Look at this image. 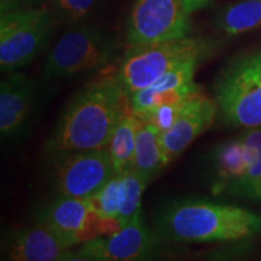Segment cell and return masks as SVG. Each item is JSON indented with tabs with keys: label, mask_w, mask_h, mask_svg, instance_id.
<instances>
[{
	"label": "cell",
	"mask_w": 261,
	"mask_h": 261,
	"mask_svg": "<svg viewBox=\"0 0 261 261\" xmlns=\"http://www.w3.org/2000/svg\"><path fill=\"white\" fill-rule=\"evenodd\" d=\"M75 244L44 224L15 231L6 244V259L14 261L76 260Z\"/></svg>",
	"instance_id": "11"
},
{
	"label": "cell",
	"mask_w": 261,
	"mask_h": 261,
	"mask_svg": "<svg viewBox=\"0 0 261 261\" xmlns=\"http://www.w3.org/2000/svg\"><path fill=\"white\" fill-rule=\"evenodd\" d=\"M121 175L116 174L100 189L97 194L90 197L94 212L107 220L119 221V188Z\"/></svg>",
	"instance_id": "20"
},
{
	"label": "cell",
	"mask_w": 261,
	"mask_h": 261,
	"mask_svg": "<svg viewBox=\"0 0 261 261\" xmlns=\"http://www.w3.org/2000/svg\"><path fill=\"white\" fill-rule=\"evenodd\" d=\"M130 108L129 97L116 77L87 85L65 108L48 139L52 158L87 150L107 149L121 116Z\"/></svg>",
	"instance_id": "1"
},
{
	"label": "cell",
	"mask_w": 261,
	"mask_h": 261,
	"mask_svg": "<svg viewBox=\"0 0 261 261\" xmlns=\"http://www.w3.org/2000/svg\"><path fill=\"white\" fill-rule=\"evenodd\" d=\"M244 194L252 196V197L255 198V200L261 201V184H257V185H255V187L248 189Z\"/></svg>",
	"instance_id": "23"
},
{
	"label": "cell",
	"mask_w": 261,
	"mask_h": 261,
	"mask_svg": "<svg viewBox=\"0 0 261 261\" xmlns=\"http://www.w3.org/2000/svg\"><path fill=\"white\" fill-rule=\"evenodd\" d=\"M213 42L198 37H185L155 44L129 46L115 75L122 90L132 93L150 86L169 70L194 57H207Z\"/></svg>",
	"instance_id": "3"
},
{
	"label": "cell",
	"mask_w": 261,
	"mask_h": 261,
	"mask_svg": "<svg viewBox=\"0 0 261 261\" xmlns=\"http://www.w3.org/2000/svg\"><path fill=\"white\" fill-rule=\"evenodd\" d=\"M54 160V184L61 196L90 198L116 175L108 149L71 152Z\"/></svg>",
	"instance_id": "8"
},
{
	"label": "cell",
	"mask_w": 261,
	"mask_h": 261,
	"mask_svg": "<svg viewBox=\"0 0 261 261\" xmlns=\"http://www.w3.org/2000/svg\"><path fill=\"white\" fill-rule=\"evenodd\" d=\"M119 188V223L126 225L142 212V197L150 179L133 168L121 173Z\"/></svg>",
	"instance_id": "18"
},
{
	"label": "cell",
	"mask_w": 261,
	"mask_h": 261,
	"mask_svg": "<svg viewBox=\"0 0 261 261\" xmlns=\"http://www.w3.org/2000/svg\"><path fill=\"white\" fill-rule=\"evenodd\" d=\"M214 168L221 187L237 191L247 174V162L240 137L227 140L217 149Z\"/></svg>",
	"instance_id": "16"
},
{
	"label": "cell",
	"mask_w": 261,
	"mask_h": 261,
	"mask_svg": "<svg viewBox=\"0 0 261 261\" xmlns=\"http://www.w3.org/2000/svg\"><path fill=\"white\" fill-rule=\"evenodd\" d=\"M182 0H136L126 27L128 46L188 37L190 17Z\"/></svg>",
	"instance_id": "7"
},
{
	"label": "cell",
	"mask_w": 261,
	"mask_h": 261,
	"mask_svg": "<svg viewBox=\"0 0 261 261\" xmlns=\"http://www.w3.org/2000/svg\"><path fill=\"white\" fill-rule=\"evenodd\" d=\"M156 227L162 237L174 242L238 241L261 232V215L237 205L189 198L163 208Z\"/></svg>",
	"instance_id": "2"
},
{
	"label": "cell",
	"mask_w": 261,
	"mask_h": 261,
	"mask_svg": "<svg viewBox=\"0 0 261 261\" xmlns=\"http://www.w3.org/2000/svg\"><path fill=\"white\" fill-rule=\"evenodd\" d=\"M218 28L227 35H240L261 27V0H243L219 15Z\"/></svg>",
	"instance_id": "17"
},
{
	"label": "cell",
	"mask_w": 261,
	"mask_h": 261,
	"mask_svg": "<svg viewBox=\"0 0 261 261\" xmlns=\"http://www.w3.org/2000/svg\"><path fill=\"white\" fill-rule=\"evenodd\" d=\"M94 3L96 0H54V6L62 18L76 22L87 15Z\"/></svg>",
	"instance_id": "21"
},
{
	"label": "cell",
	"mask_w": 261,
	"mask_h": 261,
	"mask_svg": "<svg viewBox=\"0 0 261 261\" xmlns=\"http://www.w3.org/2000/svg\"><path fill=\"white\" fill-rule=\"evenodd\" d=\"M182 3H184L185 9H187L189 14H192V12L205 8L210 4L211 0H182Z\"/></svg>",
	"instance_id": "22"
},
{
	"label": "cell",
	"mask_w": 261,
	"mask_h": 261,
	"mask_svg": "<svg viewBox=\"0 0 261 261\" xmlns=\"http://www.w3.org/2000/svg\"><path fill=\"white\" fill-rule=\"evenodd\" d=\"M55 15L46 8L2 10L0 68L11 73L31 63L45 47Z\"/></svg>",
	"instance_id": "6"
},
{
	"label": "cell",
	"mask_w": 261,
	"mask_h": 261,
	"mask_svg": "<svg viewBox=\"0 0 261 261\" xmlns=\"http://www.w3.org/2000/svg\"><path fill=\"white\" fill-rule=\"evenodd\" d=\"M34 81L24 73L11 71L0 84V133L3 139L22 132L34 104Z\"/></svg>",
	"instance_id": "13"
},
{
	"label": "cell",
	"mask_w": 261,
	"mask_h": 261,
	"mask_svg": "<svg viewBox=\"0 0 261 261\" xmlns=\"http://www.w3.org/2000/svg\"><path fill=\"white\" fill-rule=\"evenodd\" d=\"M114 44L94 25H74L62 35L42 68L45 80H60L99 70L110 63Z\"/></svg>",
	"instance_id": "5"
},
{
	"label": "cell",
	"mask_w": 261,
	"mask_h": 261,
	"mask_svg": "<svg viewBox=\"0 0 261 261\" xmlns=\"http://www.w3.org/2000/svg\"><path fill=\"white\" fill-rule=\"evenodd\" d=\"M156 238L145 226L142 212L121 228L107 237H97L83 243L76 260L136 261L149 259L154 254Z\"/></svg>",
	"instance_id": "9"
},
{
	"label": "cell",
	"mask_w": 261,
	"mask_h": 261,
	"mask_svg": "<svg viewBox=\"0 0 261 261\" xmlns=\"http://www.w3.org/2000/svg\"><path fill=\"white\" fill-rule=\"evenodd\" d=\"M160 136L161 132L154 125L144 121H142L137 133L132 168L150 180L168 165L163 154Z\"/></svg>",
	"instance_id": "14"
},
{
	"label": "cell",
	"mask_w": 261,
	"mask_h": 261,
	"mask_svg": "<svg viewBox=\"0 0 261 261\" xmlns=\"http://www.w3.org/2000/svg\"><path fill=\"white\" fill-rule=\"evenodd\" d=\"M104 220L94 212L89 198L60 195L42 210L38 223L54 228L76 246L99 237Z\"/></svg>",
	"instance_id": "10"
},
{
	"label": "cell",
	"mask_w": 261,
	"mask_h": 261,
	"mask_svg": "<svg viewBox=\"0 0 261 261\" xmlns=\"http://www.w3.org/2000/svg\"><path fill=\"white\" fill-rule=\"evenodd\" d=\"M218 114L215 100L201 92L189 98L187 106L171 128L161 133V145L166 161L177 159L196 138L213 125Z\"/></svg>",
	"instance_id": "12"
},
{
	"label": "cell",
	"mask_w": 261,
	"mask_h": 261,
	"mask_svg": "<svg viewBox=\"0 0 261 261\" xmlns=\"http://www.w3.org/2000/svg\"><path fill=\"white\" fill-rule=\"evenodd\" d=\"M240 138L247 162V174L237 191L246 192L248 189L261 184V126L248 128Z\"/></svg>",
	"instance_id": "19"
},
{
	"label": "cell",
	"mask_w": 261,
	"mask_h": 261,
	"mask_svg": "<svg viewBox=\"0 0 261 261\" xmlns=\"http://www.w3.org/2000/svg\"><path fill=\"white\" fill-rule=\"evenodd\" d=\"M140 125H142V120L129 108L121 116L119 123L114 129L107 149L112 158L116 174H121L132 168L137 133H138Z\"/></svg>",
	"instance_id": "15"
},
{
	"label": "cell",
	"mask_w": 261,
	"mask_h": 261,
	"mask_svg": "<svg viewBox=\"0 0 261 261\" xmlns=\"http://www.w3.org/2000/svg\"><path fill=\"white\" fill-rule=\"evenodd\" d=\"M215 103L228 125L261 126V47L227 65L215 85Z\"/></svg>",
	"instance_id": "4"
}]
</instances>
